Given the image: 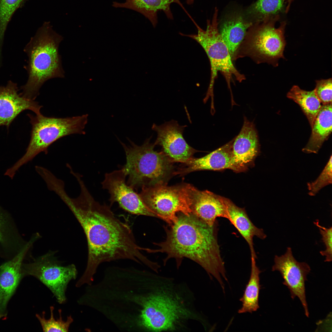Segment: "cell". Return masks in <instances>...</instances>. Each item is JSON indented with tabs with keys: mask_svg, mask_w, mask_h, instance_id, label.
I'll list each match as a JSON object with an SVG mask.
<instances>
[{
	"mask_svg": "<svg viewBox=\"0 0 332 332\" xmlns=\"http://www.w3.org/2000/svg\"><path fill=\"white\" fill-rule=\"evenodd\" d=\"M80 188V194L76 198L66 193L61 197L82 227L88 243L87 266L76 286L92 284L103 263L128 259L150 266L152 261L141 252L143 248L137 244L128 225L115 216L109 206L95 201L85 185Z\"/></svg>",
	"mask_w": 332,
	"mask_h": 332,
	"instance_id": "6da1fadb",
	"label": "cell"
},
{
	"mask_svg": "<svg viewBox=\"0 0 332 332\" xmlns=\"http://www.w3.org/2000/svg\"><path fill=\"white\" fill-rule=\"evenodd\" d=\"M154 271L139 269L131 306L139 332H185L204 325L194 293L187 284Z\"/></svg>",
	"mask_w": 332,
	"mask_h": 332,
	"instance_id": "7a4b0ae2",
	"label": "cell"
},
{
	"mask_svg": "<svg viewBox=\"0 0 332 332\" xmlns=\"http://www.w3.org/2000/svg\"><path fill=\"white\" fill-rule=\"evenodd\" d=\"M182 214L177 216L170 230L167 229L165 241L156 244L158 249L147 248L146 251L167 254L164 265L171 258L177 261L184 257L191 259L200 266L211 278L214 277L224 290L222 277L228 280L218 242L217 221L210 226L192 213Z\"/></svg>",
	"mask_w": 332,
	"mask_h": 332,
	"instance_id": "3957f363",
	"label": "cell"
},
{
	"mask_svg": "<svg viewBox=\"0 0 332 332\" xmlns=\"http://www.w3.org/2000/svg\"><path fill=\"white\" fill-rule=\"evenodd\" d=\"M63 37L55 32L49 22H45L32 37L24 49L28 57L25 66L28 74L27 81L20 87V94L35 100L39 90L47 81L55 78H63L58 48Z\"/></svg>",
	"mask_w": 332,
	"mask_h": 332,
	"instance_id": "277c9868",
	"label": "cell"
},
{
	"mask_svg": "<svg viewBox=\"0 0 332 332\" xmlns=\"http://www.w3.org/2000/svg\"><path fill=\"white\" fill-rule=\"evenodd\" d=\"M151 138L139 145L128 138V145L117 138L126 156L123 168L128 177L126 183L136 192L143 187L165 184L172 171L173 162L163 151L154 150Z\"/></svg>",
	"mask_w": 332,
	"mask_h": 332,
	"instance_id": "5b68a950",
	"label": "cell"
},
{
	"mask_svg": "<svg viewBox=\"0 0 332 332\" xmlns=\"http://www.w3.org/2000/svg\"><path fill=\"white\" fill-rule=\"evenodd\" d=\"M27 115L32 126L30 140L25 153L6 171L11 178L22 166L38 154L47 153L48 147L60 138L74 134H85L88 117L87 114L65 118L46 117L41 113Z\"/></svg>",
	"mask_w": 332,
	"mask_h": 332,
	"instance_id": "8992f818",
	"label": "cell"
},
{
	"mask_svg": "<svg viewBox=\"0 0 332 332\" xmlns=\"http://www.w3.org/2000/svg\"><path fill=\"white\" fill-rule=\"evenodd\" d=\"M218 10L216 9L211 22L208 20L205 30L195 25L198 32L196 34H184L195 40L203 48L209 59L211 66L210 82L204 101H206L211 96L213 97V86L218 72L221 73L227 82L232 96L231 82H233V77L241 82L246 79L234 65L228 48L224 42L218 30L217 20Z\"/></svg>",
	"mask_w": 332,
	"mask_h": 332,
	"instance_id": "52a82bcc",
	"label": "cell"
},
{
	"mask_svg": "<svg viewBox=\"0 0 332 332\" xmlns=\"http://www.w3.org/2000/svg\"><path fill=\"white\" fill-rule=\"evenodd\" d=\"M277 20L255 24L249 28L237 50L235 60L248 57L258 64L266 63L277 66L279 60L285 58L286 41V24L283 22L276 28Z\"/></svg>",
	"mask_w": 332,
	"mask_h": 332,
	"instance_id": "ba28073f",
	"label": "cell"
},
{
	"mask_svg": "<svg viewBox=\"0 0 332 332\" xmlns=\"http://www.w3.org/2000/svg\"><path fill=\"white\" fill-rule=\"evenodd\" d=\"M189 184L169 187L165 184L141 189L139 195L145 204L157 217L170 225L177 219L179 212L187 215L192 213Z\"/></svg>",
	"mask_w": 332,
	"mask_h": 332,
	"instance_id": "9c48e42d",
	"label": "cell"
},
{
	"mask_svg": "<svg viewBox=\"0 0 332 332\" xmlns=\"http://www.w3.org/2000/svg\"><path fill=\"white\" fill-rule=\"evenodd\" d=\"M54 254L49 251L32 262L23 263L22 272L23 277L32 276L39 280L51 291L59 303L63 304L67 300L68 284L76 279L77 271L74 264L62 265Z\"/></svg>",
	"mask_w": 332,
	"mask_h": 332,
	"instance_id": "30bf717a",
	"label": "cell"
},
{
	"mask_svg": "<svg viewBox=\"0 0 332 332\" xmlns=\"http://www.w3.org/2000/svg\"><path fill=\"white\" fill-rule=\"evenodd\" d=\"M124 168L106 173L101 182L102 188L110 194L112 204L117 202L125 211L137 215L157 217L143 202L139 194L127 183Z\"/></svg>",
	"mask_w": 332,
	"mask_h": 332,
	"instance_id": "8fae6325",
	"label": "cell"
},
{
	"mask_svg": "<svg viewBox=\"0 0 332 332\" xmlns=\"http://www.w3.org/2000/svg\"><path fill=\"white\" fill-rule=\"evenodd\" d=\"M272 271H278L284 281L283 284L289 289L292 299L297 297L304 308L306 316L309 317L306 300L305 283L307 276L310 271L309 265L304 262L297 261L294 257L290 247L287 248L286 253L280 256L276 255Z\"/></svg>",
	"mask_w": 332,
	"mask_h": 332,
	"instance_id": "7c38bea8",
	"label": "cell"
},
{
	"mask_svg": "<svg viewBox=\"0 0 332 332\" xmlns=\"http://www.w3.org/2000/svg\"><path fill=\"white\" fill-rule=\"evenodd\" d=\"M186 125H180L176 121L172 120L158 125L153 124L152 130L157 133L154 144L161 146L163 152L173 162L184 163L197 151L189 146L183 136Z\"/></svg>",
	"mask_w": 332,
	"mask_h": 332,
	"instance_id": "4fadbf2b",
	"label": "cell"
},
{
	"mask_svg": "<svg viewBox=\"0 0 332 332\" xmlns=\"http://www.w3.org/2000/svg\"><path fill=\"white\" fill-rule=\"evenodd\" d=\"M37 239L33 236L18 254L0 266V319L6 317L8 302L24 277L22 269L23 260Z\"/></svg>",
	"mask_w": 332,
	"mask_h": 332,
	"instance_id": "5bb4252c",
	"label": "cell"
},
{
	"mask_svg": "<svg viewBox=\"0 0 332 332\" xmlns=\"http://www.w3.org/2000/svg\"><path fill=\"white\" fill-rule=\"evenodd\" d=\"M17 84L11 81L6 86H0V126L10 125L21 112L30 110L35 114L41 113L42 106L35 100L25 98L18 93Z\"/></svg>",
	"mask_w": 332,
	"mask_h": 332,
	"instance_id": "9a60e30c",
	"label": "cell"
},
{
	"mask_svg": "<svg viewBox=\"0 0 332 332\" xmlns=\"http://www.w3.org/2000/svg\"><path fill=\"white\" fill-rule=\"evenodd\" d=\"M259 150V138L255 125L244 117L241 129L233 142L231 169L236 172L246 170Z\"/></svg>",
	"mask_w": 332,
	"mask_h": 332,
	"instance_id": "2e32d148",
	"label": "cell"
},
{
	"mask_svg": "<svg viewBox=\"0 0 332 332\" xmlns=\"http://www.w3.org/2000/svg\"><path fill=\"white\" fill-rule=\"evenodd\" d=\"M190 197L192 213L209 225H213L218 217L227 219L222 197L208 190H199L192 185Z\"/></svg>",
	"mask_w": 332,
	"mask_h": 332,
	"instance_id": "e0dca14e",
	"label": "cell"
},
{
	"mask_svg": "<svg viewBox=\"0 0 332 332\" xmlns=\"http://www.w3.org/2000/svg\"><path fill=\"white\" fill-rule=\"evenodd\" d=\"M27 242L20 233L11 215L0 205V257L11 259Z\"/></svg>",
	"mask_w": 332,
	"mask_h": 332,
	"instance_id": "ac0fdd59",
	"label": "cell"
},
{
	"mask_svg": "<svg viewBox=\"0 0 332 332\" xmlns=\"http://www.w3.org/2000/svg\"><path fill=\"white\" fill-rule=\"evenodd\" d=\"M228 216L227 219L237 230L248 244L251 257L256 258L253 239L254 236L263 239L267 235L262 229L255 226L250 219L245 209L239 208L228 199L222 197Z\"/></svg>",
	"mask_w": 332,
	"mask_h": 332,
	"instance_id": "d6986e66",
	"label": "cell"
},
{
	"mask_svg": "<svg viewBox=\"0 0 332 332\" xmlns=\"http://www.w3.org/2000/svg\"><path fill=\"white\" fill-rule=\"evenodd\" d=\"M234 139L204 157L198 158H191L184 163L185 168L178 173H187L205 170L231 169L232 144Z\"/></svg>",
	"mask_w": 332,
	"mask_h": 332,
	"instance_id": "ffe728a7",
	"label": "cell"
},
{
	"mask_svg": "<svg viewBox=\"0 0 332 332\" xmlns=\"http://www.w3.org/2000/svg\"><path fill=\"white\" fill-rule=\"evenodd\" d=\"M254 25L242 15L235 14L227 18L218 27L219 33L229 49L233 62L237 50L248 30Z\"/></svg>",
	"mask_w": 332,
	"mask_h": 332,
	"instance_id": "44dd1931",
	"label": "cell"
},
{
	"mask_svg": "<svg viewBox=\"0 0 332 332\" xmlns=\"http://www.w3.org/2000/svg\"><path fill=\"white\" fill-rule=\"evenodd\" d=\"M173 3L178 4L185 10L180 0H125L122 3L113 2L112 6L131 9L141 14L155 27L158 22L157 14L159 11H163L168 18L173 19L170 9V5Z\"/></svg>",
	"mask_w": 332,
	"mask_h": 332,
	"instance_id": "7402d4cb",
	"label": "cell"
},
{
	"mask_svg": "<svg viewBox=\"0 0 332 332\" xmlns=\"http://www.w3.org/2000/svg\"><path fill=\"white\" fill-rule=\"evenodd\" d=\"M332 103L322 105L311 127L309 140L302 151L317 154L332 132Z\"/></svg>",
	"mask_w": 332,
	"mask_h": 332,
	"instance_id": "603a6c76",
	"label": "cell"
},
{
	"mask_svg": "<svg viewBox=\"0 0 332 332\" xmlns=\"http://www.w3.org/2000/svg\"><path fill=\"white\" fill-rule=\"evenodd\" d=\"M256 258L251 257V271L250 279L242 297L239 300L242 306L239 314L252 313L259 308V296L260 289L259 275L261 271L256 265Z\"/></svg>",
	"mask_w": 332,
	"mask_h": 332,
	"instance_id": "cb8c5ba5",
	"label": "cell"
},
{
	"mask_svg": "<svg viewBox=\"0 0 332 332\" xmlns=\"http://www.w3.org/2000/svg\"><path fill=\"white\" fill-rule=\"evenodd\" d=\"M287 97L299 105L311 128L322 106L314 90L307 91L294 85L287 93Z\"/></svg>",
	"mask_w": 332,
	"mask_h": 332,
	"instance_id": "d4e9b609",
	"label": "cell"
},
{
	"mask_svg": "<svg viewBox=\"0 0 332 332\" xmlns=\"http://www.w3.org/2000/svg\"><path fill=\"white\" fill-rule=\"evenodd\" d=\"M284 0H258L248 10L254 24L278 20L284 9Z\"/></svg>",
	"mask_w": 332,
	"mask_h": 332,
	"instance_id": "484cf974",
	"label": "cell"
},
{
	"mask_svg": "<svg viewBox=\"0 0 332 332\" xmlns=\"http://www.w3.org/2000/svg\"><path fill=\"white\" fill-rule=\"evenodd\" d=\"M54 307H50V317L49 319L45 318V312L43 311L41 315L38 314L36 317L39 321L42 330L44 332H68L71 324L73 321L72 316L67 317L65 321L63 320L62 315V310H58L59 318L56 319L54 315Z\"/></svg>",
	"mask_w": 332,
	"mask_h": 332,
	"instance_id": "4316f807",
	"label": "cell"
},
{
	"mask_svg": "<svg viewBox=\"0 0 332 332\" xmlns=\"http://www.w3.org/2000/svg\"><path fill=\"white\" fill-rule=\"evenodd\" d=\"M25 0H0V60L4 35L10 20L15 10Z\"/></svg>",
	"mask_w": 332,
	"mask_h": 332,
	"instance_id": "83f0119b",
	"label": "cell"
},
{
	"mask_svg": "<svg viewBox=\"0 0 332 332\" xmlns=\"http://www.w3.org/2000/svg\"><path fill=\"white\" fill-rule=\"evenodd\" d=\"M332 157L331 155L327 164L317 178L307 183L308 194L314 196L325 187L332 184Z\"/></svg>",
	"mask_w": 332,
	"mask_h": 332,
	"instance_id": "f1b7e54d",
	"label": "cell"
},
{
	"mask_svg": "<svg viewBox=\"0 0 332 332\" xmlns=\"http://www.w3.org/2000/svg\"><path fill=\"white\" fill-rule=\"evenodd\" d=\"M315 93L322 105L332 103L331 79L316 81Z\"/></svg>",
	"mask_w": 332,
	"mask_h": 332,
	"instance_id": "f546056e",
	"label": "cell"
},
{
	"mask_svg": "<svg viewBox=\"0 0 332 332\" xmlns=\"http://www.w3.org/2000/svg\"><path fill=\"white\" fill-rule=\"evenodd\" d=\"M314 223L318 227L322 238V240L324 243L326 249L325 251L320 252V254L323 256H326L325 262H330L332 259V227L326 228L319 224L318 220L314 222Z\"/></svg>",
	"mask_w": 332,
	"mask_h": 332,
	"instance_id": "4dcf8cb0",
	"label": "cell"
},
{
	"mask_svg": "<svg viewBox=\"0 0 332 332\" xmlns=\"http://www.w3.org/2000/svg\"><path fill=\"white\" fill-rule=\"evenodd\" d=\"M194 0H186V2L188 5H191L194 2Z\"/></svg>",
	"mask_w": 332,
	"mask_h": 332,
	"instance_id": "1f68e13d",
	"label": "cell"
},
{
	"mask_svg": "<svg viewBox=\"0 0 332 332\" xmlns=\"http://www.w3.org/2000/svg\"><path fill=\"white\" fill-rule=\"evenodd\" d=\"M284 0V1H285V0L287 2H288V5L287 6V10H288V8L289 7V6H290V3L293 0Z\"/></svg>",
	"mask_w": 332,
	"mask_h": 332,
	"instance_id": "d6a6232c",
	"label": "cell"
}]
</instances>
